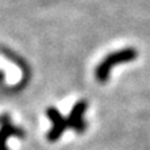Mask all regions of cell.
I'll return each instance as SVG.
<instances>
[{"mask_svg": "<svg viewBox=\"0 0 150 150\" xmlns=\"http://www.w3.org/2000/svg\"><path fill=\"white\" fill-rule=\"evenodd\" d=\"M86 109H87V101L86 100H79L74 104L70 115L67 116L69 129H73L76 133H83L87 129V122L83 119Z\"/></svg>", "mask_w": 150, "mask_h": 150, "instance_id": "4", "label": "cell"}, {"mask_svg": "<svg viewBox=\"0 0 150 150\" xmlns=\"http://www.w3.org/2000/svg\"><path fill=\"white\" fill-rule=\"evenodd\" d=\"M9 137L25 138V130L11 121L8 113L0 115V150H8L7 141Z\"/></svg>", "mask_w": 150, "mask_h": 150, "instance_id": "3", "label": "cell"}, {"mask_svg": "<svg viewBox=\"0 0 150 150\" xmlns=\"http://www.w3.org/2000/svg\"><path fill=\"white\" fill-rule=\"evenodd\" d=\"M137 57V52L134 49H122L120 52H115L112 54L107 55L103 61L98 65L95 70V78L98 82L105 83L109 78L111 70L119 63L130 62V61L136 59Z\"/></svg>", "mask_w": 150, "mask_h": 150, "instance_id": "1", "label": "cell"}, {"mask_svg": "<svg viewBox=\"0 0 150 150\" xmlns=\"http://www.w3.org/2000/svg\"><path fill=\"white\" fill-rule=\"evenodd\" d=\"M46 116L47 119L52 121V129L47 132L46 138L49 142H57L63 134L66 129H69V122L67 117L62 116L61 112L58 111L55 107H47L46 108Z\"/></svg>", "mask_w": 150, "mask_h": 150, "instance_id": "2", "label": "cell"}]
</instances>
